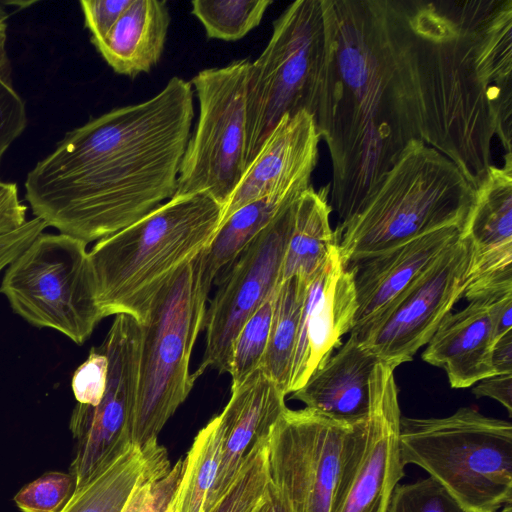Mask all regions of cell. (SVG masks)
<instances>
[{
    "mask_svg": "<svg viewBox=\"0 0 512 512\" xmlns=\"http://www.w3.org/2000/svg\"><path fill=\"white\" fill-rule=\"evenodd\" d=\"M109 362L99 347H92L88 358L72 376V391L78 403L96 406L106 389Z\"/></svg>",
    "mask_w": 512,
    "mask_h": 512,
    "instance_id": "obj_36",
    "label": "cell"
},
{
    "mask_svg": "<svg viewBox=\"0 0 512 512\" xmlns=\"http://www.w3.org/2000/svg\"><path fill=\"white\" fill-rule=\"evenodd\" d=\"M307 282L291 277L276 290L270 334L260 369L288 395V385Z\"/></svg>",
    "mask_w": 512,
    "mask_h": 512,
    "instance_id": "obj_27",
    "label": "cell"
},
{
    "mask_svg": "<svg viewBox=\"0 0 512 512\" xmlns=\"http://www.w3.org/2000/svg\"><path fill=\"white\" fill-rule=\"evenodd\" d=\"M47 226L46 222L35 217L22 227L0 235V272L42 234Z\"/></svg>",
    "mask_w": 512,
    "mask_h": 512,
    "instance_id": "obj_38",
    "label": "cell"
},
{
    "mask_svg": "<svg viewBox=\"0 0 512 512\" xmlns=\"http://www.w3.org/2000/svg\"><path fill=\"white\" fill-rule=\"evenodd\" d=\"M379 357L350 334L335 355L316 369L292 399L337 421L356 424L370 411L371 381Z\"/></svg>",
    "mask_w": 512,
    "mask_h": 512,
    "instance_id": "obj_21",
    "label": "cell"
},
{
    "mask_svg": "<svg viewBox=\"0 0 512 512\" xmlns=\"http://www.w3.org/2000/svg\"><path fill=\"white\" fill-rule=\"evenodd\" d=\"M319 135L314 116L306 111L285 115L272 129L247 166L223 208L222 223L242 206L257 199L303 193L317 164Z\"/></svg>",
    "mask_w": 512,
    "mask_h": 512,
    "instance_id": "obj_18",
    "label": "cell"
},
{
    "mask_svg": "<svg viewBox=\"0 0 512 512\" xmlns=\"http://www.w3.org/2000/svg\"><path fill=\"white\" fill-rule=\"evenodd\" d=\"M386 512H467L434 478L397 484Z\"/></svg>",
    "mask_w": 512,
    "mask_h": 512,
    "instance_id": "obj_33",
    "label": "cell"
},
{
    "mask_svg": "<svg viewBox=\"0 0 512 512\" xmlns=\"http://www.w3.org/2000/svg\"><path fill=\"white\" fill-rule=\"evenodd\" d=\"M87 243L40 234L7 267L0 292L13 311L39 328L83 344L103 318Z\"/></svg>",
    "mask_w": 512,
    "mask_h": 512,
    "instance_id": "obj_9",
    "label": "cell"
},
{
    "mask_svg": "<svg viewBox=\"0 0 512 512\" xmlns=\"http://www.w3.org/2000/svg\"><path fill=\"white\" fill-rule=\"evenodd\" d=\"M324 55L321 0L291 3L274 21L268 44L250 64L246 87V168L283 116L300 111L315 116Z\"/></svg>",
    "mask_w": 512,
    "mask_h": 512,
    "instance_id": "obj_8",
    "label": "cell"
},
{
    "mask_svg": "<svg viewBox=\"0 0 512 512\" xmlns=\"http://www.w3.org/2000/svg\"><path fill=\"white\" fill-rule=\"evenodd\" d=\"M491 360L495 374L512 373V330L495 341Z\"/></svg>",
    "mask_w": 512,
    "mask_h": 512,
    "instance_id": "obj_42",
    "label": "cell"
},
{
    "mask_svg": "<svg viewBox=\"0 0 512 512\" xmlns=\"http://www.w3.org/2000/svg\"><path fill=\"white\" fill-rule=\"evenodd\" d=\"M183 467L184 459L171 467L163 451L136 486L122 512H176Z\"/></svg>",
    "mask_w": 512,
    "mask_h": 512,
    "instance_id": "obj_31",
    "label": "cell"
},
{
    "mask_svg": "<svg viewBox=\"0 0 512 512\" xmlns=\"http://www.w3.org/2000/svg\"><path fill=\"white\" fill-rule=\"evenodd\" d=\"M170 22L166 1L132 0L110 32L92 44L114 72L135 78L160 61Z\"/></svg>",
    "mask_w": 512,
    "mask_h": 512,
    "instance_id": "obj_23",
    "label": "cell"
},
{
    "mask_svg": "<svg viewBox=\"0 0 512 512\" xmlns=\"http://www.w3.org/2000/svg\"><path fill=\"white\" fill-rule=\"evenodd\" d=\"M490 512H512V505L511 504H507L504 506V508L501 510V511H490Z\"/></svg>",
    "mask_w": 512,
    "mask_h": 512,
    "instance_id": "obj_46",
    "label": "cell"
},
{
    "mask_svg": "<svg viewBox=\"0 0 512 512\" xmlns=\"http://www.w3.org/2000/svg\"><path fill=\"white\" fill-rule=\"evenodd\" d=\"M403 465L416 464L467 512L512 504V425L461 407L442 418L400 419Z\"/></svg>",
    "mask_w": 512,
    "mask_h": 512,
    "instance_id": "obj_6",
    "label": "cell"
},
{
    "mask_svg": "<svg viewBox=\"0 0 512 512\" xmlns=\"http://www.w3.org/2000/svg\"><path fill=\"white\" fill-rule=\"evenodd\" d=\"M27 125L23 99L15 90L8 54L0 59V162Z\"/></svg>",
    "mask_w": 512,
    "mask_h": 512,
    "instance_id": "obj_35",
    "label": "cell"
},
{
    "mask_svg": "<svg viewBox=\"0 0 512 512\" xmlns=\"http://www.w3.org/2000/svg\"><path fill=\"white\" fill-rule=\"evenodd\" d=\"M223 430L219 416L203 427L184 459L176 512H203L222 458Z\"/></svg>",
    "mask_w": 512,
    "mask_h": 512,
    "instance_id": "obj_28",
    "label": "cell"
},
{
    "mask_svg": "<svg viewBox=\"0 0 512 512\" xmlns=\"http://www.w3.org/2000/svg\"><path fill=\"white\" fill-rule=\"evenodd\" d=\"M325 55L314 116L332 162L329 205L356 214L413 140L424 142L405 0H321Z\"/></svg>",
    "mask_w": 512,
    "mask_h": 512,
    "instance_id": "obj_1",
    "label": "cell"
},
{
    "mask_svg": "<svg viewBox=\"0 0 512 512\" xmlns=\"http://www.w3.org/2000/svg\"><path fill=\"white\" fill-rule=\"evenodd\" d=\"M254 512H270V501L267 495V490L264 498L259 503Z\"/></svg>",
    "mask_w": 512,
    "mask_h": 512,
    "instance_id": "obj_45",
    "label": "cell"
},
{
    "mask_svg": "<svg viewBox=\"0 0 512 512\" xmlns=\"http://www.w3.org/2000/svg\"><path fill=\"white\" fill-rule=\"evenodd\" d=\"M495 336L487 305L480 301L449 313L422 353V359L442 368L453 388H468L495 375L491 354Z\"/></svg>",
    "mask_w": 512,
    "mask_h": 512,
    "instance_id": "obj_22",
    "label": "cell"
},
{
    "mask_svg": "<svg viewBox=\"0 0 512 512\" xmlns=\"http://www.w3.org/2000/svg\"><path fill=\"white\" fill-rule=\"evenodd\" d=\"M359 423L306 407L282 413L268 437L267 461L270 481L291 512H331Z\"/></svg>",
    "mask_w": 512,
    "mask_h": 512,
    "instance_id": "obj_11",
    "label": "cell"
},
{
    "mask_svg": "<svg viewBox=\"0 0 512 512\" xmlns=\"http://www.w3.org/2000/svg\"><path fill=\"white\" fill-rule=\"evenodd\" d=\"M193 118L192 84L174 76L69 131L25 180L35 217L87 244L141 219L175 195Z\"/></svg>",
    "mask_w": 512,
    "mask_h": 512,
    "instance_id": "obj_2",
    "label": "cell"
},
{
    "mask_svg": "<svg viewBox=\"0 0 512 512\" xmlns=\"http://www.w3.org/2000/svg\"><path fill=\"white\" fill-rule=\"evenodd\" d=\"M356 310L353 275L337 245L307 283L288 394L302 387L327 361L342 336L351 331Z\"/></svg>",
    "mask_w": 512,
    "mask_h": 512,
    "instance_id": "obj_17",
    "label": "cell"
},
{
    "mask_svg": "<svg viewBox=\"0 0 512 512\" xmlns=\"http://www.w3.org/2000/svg\"><path fill=\"white\" fill-rule=\"evenodd\" d=\"M394 368L379 360L371 381V405L344 463L331 512H386L404 476L401 411Z\"/></svg>",
    "mask_w": 512,
    "mask_h": 512,
    "instance_id": "obj_14",
    "label": "cell"
},
{
    "mask_svg": "<svg viewBox=\"0 0 512 512\" xmlns=\"http://www.w3.org/2000/svg\"><path fill=\"white\" fill-rule=\"evenodd\" d=\"M460 234L455 226L437 229L348 263L357 301L350 334L360 339Z\"/></svg>",
    "mask_w": 512,
    "mask_h": 512,
    "instance_id": "obj_19",
    "label": "cell"
},
{
    "mask_svg": "<svg viewBox=\"0 0 512 512\" xmlns=\"http://www.w3.org/2000/svg\"><path fill=\"white\" fill-rule=\"evenodd\" d=\"M267 440L248 456L237 478L209 512H254L266 494L270 481Z\"/></svg>",
    "mask_w": 512,
    "mask_h": 512,
    "instance_id": "obj_32",
    "label": "cell"
},
{
    "mask_svg": "<svg viewBox=\"0 0 512 512\" xmlns=\"http://www.w3.org/2000/svg\"><path fill=\"white\" fill-rule=\"evenodd\" d=\"M267 495L270 501V512H291L285 498L271 481L267 486Z\"/></svg>",
    "mask_w": 512,
    "mask_h": 512,
    "instance_id": "obj_43",
    "label": "cell"
},
{
    "mask_svg": "<svg viewBox=\"0 0 512 512\" xmlns=\"http://www.w3.org/2000/svg\"><path fill=\"white\" fill-rule=\"evenodd\" d=\"M295 202L229 265L230 269L206 308L205 351L199 367L193 372L196 378L208 369L221 374L229 372L232 347L238 333L279 285Z\"/></svg>",
    "mask_w": 512,
    "mask_h": 512,
    "instance_id": "obj_13",
    "label": "cell"
},
{
    "mask_svg": "<svg viewBox=\"0 0 512 512\" xmlns=\"http://www.w3.org/2000/svg\"><path fill=\"white\" fill-rule=\"evenodd\" d=\"M6 43H7V24L0 22V59L6 54Z\"/></svg>",
    "mask_w": 512,
    "mask_h": 512,
    "instance_id": "obj_44",
    "label": "cell"
},
{
    "mask_svg": "<svg viewBox=\"0 0 512 512\" xmlns=\"http://www.w3.org/2000/svg\"><path fill=\"white\" fill-rule=\"evenodd\" d=\"M223 206L206 193L173 196L88 251L103 318L142 323L152 299L216 234Z\"/></svg>",
    "mask_w": 512,
    "mask_h": 512,
    "instance_id": "obj_4",
    "label": "cell"
},
{
    "mask_svg": "<svg viewBox=\"0 0 512 512\" xmlns=\"http://www.w3.org/2000/svg\"><path fill=\"white\" fill-rule=\"evenodd\" d=\"M285 396L260 368L231 389L230 399L218 415L223 430L222 458L203 512H209L224 496L248 456L268 439L273 425L287 409Z\"/></svg>",
    "mask_w": 512,
    "mask_h": 512,
    "instance_id": "obj_20",
    "label": "cell"
},
{
    "mask_svg": "<svg viewBox=\"0 0 512 512\" xmlns=\"http://www.w3.org/2000/svg\"><path fill=\"white\" fill-rule=\"evenodd\" d=\"M141 341L140 322L128 314L115 315L99 346L109 362L103 397L96 406L78 403L70 419L76 451L69 472L76 479L75 492L106 470L132 444Z\"/></svg>",
    "mask_w": 512,
    "mask_h": 512,
    "instance_id": "obj_12",
    "label": "cell"
},
{
    "mask_svg": "<svg viewBox=\"0 0 512 512\" xmlns=\"http://www.w3.org/2000/svg\"><path fill=\"white\" fill-rule=\"evenodd\" d=\"M302 193L274 194L252 201L226 218L195 263L202 287L210 291L219 272Z\"/></svg>",
    "mask_w": 512,
    "mask_h": 512,
    "instance_id": "obj_25",
    "label": "cell"
},
{
    "mask_svg": "<svg viewBox=\"0 0 512 512\" xmlns=\"http://www.w3.org/2000/svg\"><path fill=\"white\" fill-rule=\"evenodd\" d=\"M132 0H82L80 6L91 42L103 39L116 24Z\"/></svg>",
    "mask_w": 512,
    "mask_h": 512,
    "instance_id": "obj_37",
    "label": "cell"
},
{
    "mask_svg": "<svg viewBox=\"0 0 512 512\" xmlns=\"http://www.w3.org/2000/svg\"><path fill=\"white\" fill-rule=\"evenodd\" d=\"M27 207L19 200L16 183L0 181V235L22 227Z\"/></svg>",
    "mask_w": 512,
    "mask_h": 512,
    "instance_id": "obj_39",
    "label": "cell"
},
{
    "mask_svg": "<svg viewBox=\"0 0 512 512\" xmlns=\"http://www.w3.org/2000/svg\"><path fill=\"white\" fill-rule=\"evenodd\" d=\"M209 292L195 258L161 287L141 324L142 341L131 443L144 449L186 400L196 376L190 373L194 344L204 328Z\"/></svg>",
    "mask_w": 512,
    "mask_h": 512,
    "instance_id": "obj_7",
    "label": "cell"
},
{
    "mask_svg": "<svg viewBox=\"0 0 512 512\" xmlns=\"http://www.w3.org/2000/svg\"><path fill=\"white\" fill-rule=\"evenodd\" d=\"M75 489L76 479L70 472H48L25 485L14 501L23 512H61Z\"/></svg>",
    "mask_w": 512,
    "mask_h": 512,
    "instance_id": "obj_34",
    "label": "cell"
},
{
    "mask_svg": "<svg viewBox=\"0 0 512 512\" xmlns=\"http://www.w3.org/2000/svg\"><path fill=\"white\" fill-rule=\"evenodd\" d=\"M272 0H194L191 13L210 39L237 41L257 27Z\"/></svg>",
    "mask_w": 512,
    "mask_h": 512,
    "instance_id": "obj_29",
    "label": "cell"
},
{
    "mask_svg": "<svg viewBox=\"0 0 512 512\" xmlns=\"http://www.w3.org/2000/svg\"><path fill=\"white\" fill-rule=\"evenodd\" d=\"M477 397H488L503 405L509 416L512 415V373L495 374L485 378L472 389Z\"/></svg>",
    "mask_w": 512,
    "mask_h": 512,
    "instance_id": "obj_40",
    "label": "cell"
},
{
    "mask_svg": "<svg viewBox=\"0 0 512 512\" xmlns=\"http://www.w3.org/2000/svg\"><path fill=\"white\" fill-rule=\"evenodd\" d=\"M475 190L459 168L421 140H413L361 209L334 231L348 263L425 233L462 230Z\"/></svg>",
    "mask_w": 512,
    "mask_h": 512,
    "instance_id": "obj_5",
    "label": "cell"
},
{
    "mask_svg": "<svg viewBox=\"0 0 512 512\" xmlns=\"http://www.w3.org/2000/svg\"><path fill=\"white\" fill-rule=\"evenodd\" d=\"M276 290L245 322L233 343L228 372L231 389L240 386L261 365L270 334Z\"/></svg>",
    "mask_w": 512,
    "mask_h": 512,
    "instance_id": "obj_30",
    "label": "cell"
},
{
    "mask_svg": "<svg viewBox=\"0 0 512 512\" xmlns=\"http://www.w3.org/2000/svg\"><path fill=\"white\" fill-rule=\"evenodd\" d=\"M251 62L206 68L190 81L199 116L180 165L174 196L209 194L224 206L245 169L246 87Z\"/></svg>",
    "mask_w": 512,
    "mask_h": 512,
    "instance_id": "obj_10",
    "label": "cell"
},
{
    "mask_svg": "<svg viewBox=\"0 0 512 512\" xmlns=\"http://www.w3.org/2000/svg\"><path fill=\"white\" fill-rule=\"evenodd\" d=\"M165 449L131 444L106 470L75 492L61 512H122L136 486Z\"/></svg>",
    "mask_w": 512,
    "mask_h": 512,
    "instance_id": "obj_26",
    "label": "cell"
},
{
    "mask_svg": "<svg viewBox=\"0 0 512 512\" xmlns=\"http://www.w3.org/2000/svg\"><path fill=\"white\" fill-rule=\"evenodd\" d=\"M496 0H405L412 32L424 143L451 160L476 189L497 136L512 153V117L483 82L477 32Z\"/></svg>",
    "mask_w": 512,
    "mask_h": 512,
    "instance_id": "obj_3",
    "label": "cell"
},
{
    "mask_svg": "<svg viewBox=\"0 0 512 512\" xmlns=\"http://www.w3.org/2000/svg\"><path fill=\"white\" fill-rule=\"evenodd\" d=\"M471 248L468 302L512 290V154L475 189L461 230Z\"/></svg>",
    "mask_w": 512,
    "mask_h": 512,
    "instance_id": "obj_16",
    "label": "cell"
},
{
    "mask_svg": "<svg viewBox=\"0 0 512 512\" xmlns=\"http://www.w3.org/2000/svg\"><path fill=\"white\" fill-rule=\"evenodd\" d=\"M330 188L329 184L318 190L310 186L295 202L279 284L291 277L308 283L338 245L330 225Z\"/></svg>",
    "mask_w": 512,
    "mask_h": 512,
    "instance_id": "obj_24",
    "label": "cell"
},
{
    "mask_svg": "<svg viewBox=\"0 0 512 512\" xmlns=\"http://www.w3.org/2000/svg\"><path fill=\"white\" fill-rule=\"evenodd\" d=\"M480 302L485 303L489 310L495 341L512 330V293Z\"/></svg>",
    "mask_w": 512,
    "mask_h": 512,
    "instance_id": "obj_41",
    "label": "cell"
},
{
    "mask_svg": "<svg viewBox=\"0 0 512 512\" xmlns=\"http://www.w3.org/2000/svg\"><path fill=\"white\" fill-rule=\"evenodd\" d=\"M470 259L460 234L358 340L394 369L411 361L463 297Z\"/></svg>",
    "mask_w": 512,
    "mask_h": 512,
    "instance_id": "obj_15",
    "label": "cell"
}]
</instances>
